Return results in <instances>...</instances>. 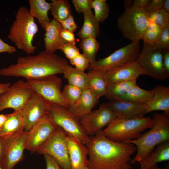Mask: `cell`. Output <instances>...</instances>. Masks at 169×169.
<instances>
[{"label": "cell", "mask_w": 169, "mask_h": 169, "mask_svg": "<svg viewBox=\"0 0 169 169\" xmlns=\"http://www.w3.org/2000/svg\"><path fill=\"white\" fill-rule=\"evenodd\" d=\"M88 152L87 166L90 169H131V155L137 151L134 145L112 140L103 130L89 136L85 144Z\"/></svg>", "instance_id": "cell-1"}, {"label": "cell", "mask_w": 169, "mask_h": 169, "mask_svg": "<svg viewBox=\"0 0 169 169\" xmlns=\"http://www.w3.org/2000/svg\"><path fill=\"white\" fill-rule=\"evenodd\" d=\"M68 64L65 59L45 50L36 55L18 57L15 64L0 69V75L37 79L63 73Z\"/></svg>", "instance_id": "cell-2"}, {"label": "cell", "mask_w": 169, "mask_h": 169, "mask_svg": "<svg viewBox=\"0 0 169 169\" xmlns=\"http://www.w3.org/2000/svg\"><path fill=\"white\" fill-rule=\"evenodd\" d=\"M153 124L150 130L141 134L138 138L125 142L131 143L137 147V153L129 164L138 162L148 156L155 146L169 141V116L155 113Z\"/></svg>", "instance_id": "cell-3"}, {"label": "cell", "mask_w": 169, "mask_h": 169, "mask_svg": "<svg viewBox=\"0 0 169 169\" xmlns=\"http://www.w3.org/2000/svg\"><path fill=\"white\" fill-rule=\"evenodd\" d=\"M38 31L34 18L30 15L28 9L22 6L17 11L8 37L18 49L30 55L36 49L37 46L33 45L32 42Z\"/></svg>", "instance_id": "cell-4"}, {"label": "cell", "mask_w": 169, "mask_h": 169, "mask_svg": "<svg viewBox=\"0 0 169 169\" xmlns=\"http://www.w3.org/2000/svg\"><path fill=\"white\" fill-rule=\"evenodd\" d=\"M153 123L152 119L149 116L117 117L107 125L103 132L112 140L125 142L138 138L144 130L151 128Z\"/></svg>", "instance_id": "cell-5"}, {"label": "cell", "mask_w": 169, "mask_h": 169, "mask_svg": "<svg viewBox=\"0 0 169 169\" xmlns=\"http://www.w3.org/2000/svg\"><path fill=\"white\" fill-rule=\"evenodd\" d=\"M149 21L143 8L131 6L126 8L118 18L117 27L125 38L131 42L140 41Z\"/></svg>", "instance_id": "cell-6"}, {"label": "cell", "mask_w": 169, "mask_h": 169, "mask_svg": "<svg viewBox=\"0 0 169 169\" xmlns=\"http://www.w3.org/2000/svg\"><path fill=\"white\" fill-rule=\"evenodd\" d=\"M34 93L50 105H59L69 109L70 105L61 91L62 81L56 75L39 79H26Z\"/></svg>", "instance_id": "cell-7"}, {"label": "cell", "mask_w": 169, "mask_h": 169, "mask_svg": "<svg viewBox=\"0 0 169 169\" xmlns=\"http://www.w3.org/2000/svg\"><path fill=\"white\" fill-rule=\"evenodd\" d=\"M49 115L54 122L67 136L79 140L84 145L88 142L89 136L84 131L80 119L68 109L59 105H50Z\"/></svg>", "instance_id": "cell-8"}, {"label": "cell", "mask_w": 169, "mask_h": 169, "mask_svg": "<svg viewBox=\"0 0 169 169\" xmlns=\"http://www.w3.org/2000/svg\"><path fill=\"white\" fill-rule=\"evenodd\" d=\"M141 51L140 41L131 42L109 56L90 64L87 69L106 73L122 65L136 61Z\"/></svg>", "instance_id": "cell-9"}, {"label": "cell", "mask_w": 169, "mask_h": 169, "mask_svg": "<svg viewBox=\"0 0 169 169\" xmlns=\"http://www.w3.org/2000/svg\"><path fill=\"white\" fill-rule=\"evenodd\" d=\"M67 137L64 131L58 127L37 153L51 156L62 169H71Z\"/></svg>", "instance_id": "cell-10"}, {"label": "cell", "mask_w": 169, "mask_h": 169, "mask_svg": "<svg viewBox=\"0 0 169 169\" xmlns=\"http://www.w3.org/2000/svg\"><path fill=\"white\" fill-rule=\"evenodd\" d=\"M163 50L144 43L136 61L148 74V75L161 81L169 77L163 66Z\"/></svg>", "instance_id": "cell-11"}, {"label": "cell", "mask_w": 169, "mask_h": 169, "mask_svg": "<svg viewBox=\"0 0 169 169\" xmlns=\"http://www.w3.org/2000/svg\"><path fill=\"white\" fill-rule=\"evenodd\" d=\"M34 92L27 82L19 80L11 85L0 96V112L7 108L21 112Z\"/></svg>", "instance_id": "cell-12"}, {"label": "cell", "mask_w": 169, "mask_h": 169, "mask_svg": "<svg viewBox=\"0 0 169 169\" xmlns=\"http://www.w3.org/2000/svg\"><path fill=\"white\" fill-rule=\"evenodd\" d=\"M28 132L23 131L15 135L3 138V157L1 166L3 169H13L24 158V151Z\"/></svg>", "instance_id": "cell-13"}, {"label": "cell", "mask_w": 169, "mask_h": 169, "mask_svg": "<svg viewBox=\"0 0 169 169\" xmlns=\"http://www.w3.org/2000/svg\"><path fill=\"white\" fill-rule=\"evenodd\" d=\"M58 127L49 114L45 116L28 131L25 149L37 152Z\"/></svg>", "instance_id": "cell-14"}, {"label": "cell", "mask_w": 169, "mask_h": 169, "mask_svg": "<svg viewBox=\"0 0 169 169\" xmlns=\"http://www.w3.org/2000/svg\"><path fill=\"white\" fill-rule=\"evenodd\" d=\"M50 105L35 93L21 111L25 131H29L44 117L49 114Z\"/></svg>", "instance_id": "cell-15"}, {"label": "cell", "mask_w": 169, "mask_h": 169, "mask_svg": "<svg viewBox=\"0 0 169 169\" xmlns=\"http://www.w3.org/2000/svg\"><path fill=\"white\" fill-rule=\"evenodd\" d=\"M117 117L105 104L103 103L98 109L92 111L80 120L86 133L93 136L103 130V128Z\"/></svg>", "instance_id": "cell-16"}, {"label": "cell", "mask_w": 169, "mask_h": 169, "mask_svg": "<svg viewBox=\"0 0 169 169\" xmlns=\"http://www.w3.org/2000/svg\"><path fill=\"white\" fill-rule=\"evenodd\" d=\"M148 75L146 71L136 61L120 66L105 73L109 84L136 80L140 75Z\"/></svg>", "instance_id": "cell-17"}, {"label": "cell", "mask_w": 169, "mask_h": 169, "mask_svg": "<svg viewBox=\"0 0 169 169\" xmlns=\"http://www.w3.org/2000/svg\"><path fill=\"white\" fill-rule=\"evenodd\" d=\"M117 117L132 118L142 117L146 114L147 104L128 101H110L105 103Z\"/></svg>", "instance_id": "cell-18"}, {"label": "cell", "mask_w": 169, "mask_h": 169, "mask_svg": "<svg viewBox=\"0 0 169 169\" xmlns=\"http://www.w3.org/2000/svg\"><path fill=\"white\" fill-rule=\"evenodd\" d=\"M68 152L71 169H83L87 166L88 152L79 140L67 136Z\"/></svg>", "instance_id": "cell-19"}, {"label": "cell", "mask_w": 169, "mask_h": 169, "mask_svg": "<svg viewBox=\"0 0 169 169\" xmlns=\"http://www.w3.org/2000/svg\"><path fill=\"white\" fill-rule=\"evenodd\" d=\"M63 29L60 23L54 18L46 25L44 38L45 50L53 53L60 50L66 43L61 36Z\"/></svg>", "instance_id": "cell-20"}, {"label": "cell", "mask_w": 169, "mask_h": 169, "mask_svg": "<svg viewBox=\"0 0 169 169\" xmlns=\"http://www.w3.org/2000/svg\"><path fill=\"white\" fill-rule=\"evenodd\" d=\"M153 94L152 100L147 104L146 114L154 111L162 110L169 116V87L159 85L151 90Z\"/></svg>", "instance_id": "cell-21"}, {"label": "cell", "mask_w": 169, "mask_h": 169, "mask_svg": "<svg viewBox=\"0 0 169 169\" xmlns=\"http://www.w3.org/2000/svg\"><path fill=\"white\" fill-rule=\"evenodd\" d=\"M99 99L88 88L83 90L77 102L70 106L69 111L80 119L92 111Z\"/></svg>", "instance_id": "cell-22"}, {"label": "cell", "mask_w": 169, "mask_h": 169, "mask_svg": "<svg viewBox=\"0 0 169 169\" xmlns=\"http://www.w3.org/2000/svg\"><path fill=\"white\" fill-rule=\"evenodd\" d=\"M169 160V141L162 142L147 157L138 162L140 169H150L159 162Z\"/></svg>", "instance_id": "cell-23"}, {"label": "cell", "mask_w": 169, "mask_h": 169, "mask_svg": "<svg viewBox=\"0 0 169 169\" xmlns=\"http://www.w3.org/2000/svg\"><path fill=\"white\" fill-rule=\"evenodd\" d=\"M7 118L0 128V136L5 138L23 131L24 125L21 112L7 114Z\"/></svg>", "instance_id": "cell-24"}, {"label": "cell", "mask_w": 169, "mask_h": 169, "mask_svg": "<svg viewBox=\"0 0 169 169\" xmlns=\"http://www.w3.org/2000/svg\"><path fill=\"white\" fill-rule=\"evenodd\" d=\"M87 74L88 89L98 99L105 96L108 86L105 73L95 70H89Z\"/></svg>", "instance_id": "cell-25"}, {"label": "cell", "mask_w": 169, "mask_h": 169, "mask_svg": "<svg viewBox=\"0 0 169 169\" xmlns=\"http://www.w3.org/2000/svg\"><path fill=\"white\" fill-rule=\"evenodd\" d=\"M28 2L30 14L38 19L42 29L45 30L46 25L51 21L48 15L50 3L45 0H29Z\"/></svg>", "instance_id": "cell-26"}, {"label": "cell", "mask_w": 169, "mask_h": 169, "mask_svg": "<svg viewBox=\"0 0 169 169\" xmlns=\"http://www.w3.org/2000/svg\"><path fill=\"white\" fill-rule=\"evenodd\" d=\"M84 23L77 35L82 39L88 38H96L100 34L99 22L92 10L83 13Z\"/></svg>", "instance_id": "cell-27"}, {"label": "cell", "mask_w": 169, "mask_h": 169, "mask_svg": "<svg viewBox=\"0 0 169 169\" xmlns=\"http://www.w3.org/2000/svg\"><path fill=\"white\" fill-rule=\"evenodd\" d=\"M63 74L68 82V84L83 90L88 88V76L84 71L67 65Z\"/></svg>", "instance_id": "cell-28"}, {"label": "cell", "mask_w": 169, "mask_h": 169, "mask_svg": "<svg viewBox=\"0 0 169 169\" xmlns=\"http://www.w3.org/2000/svg\"><path fill=\"white\" fill-rule=\"evenodd\" d=\"M153 97V94L151 90H144L136 84L131 87L117 101L147 104L152 100Z\"/></svg>", "instance_id": "cell-29"}, {"label": "cell", "mask_w": 169, "mask_h": 169, "mask_svg": "<svg viewBox=\"0 0 169 169\" xmlns=\"http://www.w3.org/2000/svg\"><path fill=\"white\" fill-rule=\"evenodd\" d=\"M136 84V80L109 84L105 96L110 101L119 100L131 87Z\"/></svg>", "instance_id": "cell-30"}, {"label": "cell", "mask_w": 169, "mask_h": 169, "mask_svg": "<svg viewBox=\"0 0 169 169\" xmlns=\"http://www.w3.org/2000/svg\"><path fill=\"white\" fill-rule=\"evenodd\" d=\"M50 4L51 13L59 22L72 14L71 6L67 0H52Z\"/></svg>", "instance_id": "cell-31"}, {"label": "cell", "mask_w": 169, "mask_h": 169, "mask_svg": "<svg viewBox=\"0 0 169 169\" xmlns=\"http://www.w3.org/2000/svg\"><path fill=\"white\" fill-rule=\"evenodd\" d=\"M79 46L90 64L94 63L96 60V55L100 46V44L96 38H88L82 39Z\"/></svg>", "instance_id": "cell-32"}, {"label": "cell", "mask_w": 169, "mask_h": 169, "mask_svg": "<svg viewBox=\"0 0 169 169\" xmlns=\"http://www.w3.org/2000/svg\"><path fill=\"white\" fill-rule=\"evenodd\" d=\"M164 28L150 20L142 39L144 43L149 46H154L161 36Z\"/></svg>", "instance_id": "cell-33"}, {"label": "cell", "mask_w": 169, "mask_h": 169, "mask_svg": "<svg viewBox=\"0 0 169 169\" xmlns=\"http://www.w3.org/2000/svg\"><path fill=\"white\" fill-rule=\"evenodd\" d=\"M106 0H93L92 7L94 10V15L99 22L103 23L108 17L109 8Z\"/></svg>", "instance_id": "cell-34"}, {"label": "cell", "mask_w": 169, "mask_h": 169, "mask_svg": "<svg viewBox=\"0 0 169 169\" xmlns=\"http://www.w3.org/2000/svg\"><path fill=\"white\" fill-rule=\"evenodd\" d=\"M83 90L80 88L69 84L64 87L62 93L70 107L77 102L81 95Z\"/></svg>", "instance_id": "cell-35"}, {"label": "cell", "mask_w": 169, "mask_h": 169, "mask_svg": "<svg viewBox=\"0 0 169 169\" xmlns=\"http://www.w3.org/2000/svg\"><path fill=\"white\" fill-rule=\"evenodd\" d=\"M148 15L150 20L164 28L169 24V13L163 8L148 13Z\"/></svg>", "instance_id": "cell-36"}, {"label": "cell", "mask_w": 169, "mask_h": 169, "mask_svg": "<svg viewBox=\"0 0 169 169\" xmlns=\"http://www.w3.org/2000/svg\"><path fill=\"white\" fill-rule=\"evenodd\" d=\"M71 64L77 69L84 71L87 69L90 63L83 54L80 53L73 59L69 60Z\"/></svg>", "instance_id": "cell-37"}, {"label": "cell", "mask_w": 169, "mask_h": 169, "mask_svg": "<svg viewBox=\"0 0 169 169\" xmlns=\"http://www.w3.org/2000/svg\"><path fill=\"white\" fill-rule=\"evenodd\" d=\"M154 46L161 49L169 50V24L164 28Z\"/></svg>", "instance_id": "cell-38"}, {"label": "cell", "mask_w": 169, "mask_h": 169, "mask_svg": "<svg viewBox=\"0 0 169 169\" xmlns=\"http://www.w3.org/2000/svg\"><path fill=\"white\" fill-rule=\"evenodd\" d=\"M60 50L69 60L73 59L80 53L75 45L66 42L62 45Z\"/></svg>", "instance_id": "cell-39"}, {"label": "cell", "mask_w": 169, "mask_h": 169, "mask_svg": "<svg viewBox=\"0 0 169 169\" xmlns=\"http://www.w3.org/2000/svg\"><path fill=\"white\" fill-rule=\"evenodd\" d=\"M92 0H72L76 11L79 13H84L92 10Z\"/></svg>", "instance_id": "cell-40"}, {"label": "cell", "mask_w": 169, "mask_h": 169, "mask_svg": "<svg viewBox=\"0 0 169 169\" xmlns=\"http://www.w3.org/2000/svg\"><path fill=\"white\" fill-rule=\"evenodd\" d=\"M59 23L61 24L64 29L73 33L78 28L72 14H71L67 18Z\"/></svg>", "instance_id": "cell-41"}, {"label": "cell", "mask_w": 169, "mask_h": 169, "mask_svg": "<svg viewBox=\"0 0 169 169\" xmlns=\"http://www.w3.org/2000/svg\"><path fill=\"white\" fill-rule=\"evenodd\" d=\"M164 0H152L147 7L143 8L147 14L162 8Z\"/></svg>", "instance_id": "cell-42"}, {"label": "cell", "mask_w": 169, "mask_h": 169, "mask_svg": "<svg viewBox=\"0 0 169 169\" xmlns=\"http://www.w3.org/2000/svg\"><path fill=\"white\" fill-rule=\"evenodd\" d=\"M46 162V169H62L56 161L51 156L48 155H43Z\"/></svg>", "instance_id": "cell-43"}, {"label": "cell", "mask_w": 169, "mask_h": 169, "mask_svg": "<svg viewBox=\"0 0 169 169\" xmlns=\"http://www.w3.org/2000/svg\"><path fill=\"white\" fill-rule=\"evenodd\" d=\"M60 34L62 38L66 42L75 45V38L73 33L63 29Z\"/></svg>", "instance_id": "cell-44"}, {"label": "cell", "mask_w": 169, "mask_h": 169, "mask_svg": "<svg viewBox=\"0 0 169 169\" xmlns=\"http://www.w3.org/2000/svg\"><path fill=\"white\" fill-rule=\"evenodd\" d=\"M16 51V47L6 43L0 38V53L7 52L12 53Z\"/></svg>", "instance_id": "cell-45"}, {"label": "cell", "mask_w": 169, "mask_h": 169, "mask_svg": "<svg viewBox=\"0 0 169 169\" xmlns=\"http://www.w3.org/2000/svg\"><path fill=\"white\" fill-rule=\"evenodd\" d=\"M163 62L164 68L169 75V50H163Z\"/></svg>", "instance_id": "cell-46"}, {"label": "cell", "mask_w": 169, "mask_h": 169, "mask_svg": "<svg viewBox=\"0 0 169 169\" xmlns=\"http://www.w3.org/2000/svg\"><path fill=\"white\" fill-rule=\"evenodd\" d=\"M151 0H134L132 1V6L140 8H144L150 3Z\"/></svg>", "instance_id": "cell-47"}, {"label": "cell", "mask_w": 169, "mask_h": 169, "mask_svg": "<svg viewBox=\"0 0 169 169\" xmlns=\"http://www.w3.org/2000/svg\"><path fill=\"white\" fill-rule=\"evenodd\" d=\"M4 152V143L3 138L0 136V166L2 162Z\"/></svg>", "instance_id": "cell-48"}, {"label": "cell", "mask_w": 169, "mask_h": 169, "mask_svg": "<svg viewBox=\"0 0 169 169\" xmlns=\"http://www.w3.org/2000/svg\"><path fill=\"white\" fill-rule=\"evenodd\" d=\"M11 85L10 82L0 83V95L5 92Z\"/></svg>", "instance_id": "cell-49"}, {"label": "cell", "mask_w": 169, "mask_h": 169, "mask_svg": "<svg viewBox=\"0 0 169 169\" xmlns=\"http://www.w3.org/2000/svg\"><path fill=\"white\" fill-rule=\"evenodd\" d=\"M7 114H0V128L6 121L7 118Z\"/></svg>", "instance_id": "cell-50"}, {"label": "cell", "mask_w": 169, "mask_h": 169, "mask_svg": "<svg viewBox=\"0 0 169 169\" xmlns=\"http://www.w3.org/2000/svg\"><path fill=\"white\" fill-rule=\"evenodd\" d=\"M162 8L166 12H169V0H164L163 3Z\"/></svg>", "instance_id": "cell-51"}, {"label": "cell", "mask_w": 169, "mask_h": 169, "mask_svg": "<svg viewBox=\"0 0 169 169\" xmlns=\"http://www.w3.org/2000/svg\"><path fill=\"white\" fill-rule=\"evenodd\" d=\"M150 169H169V164H168L164 167L161 168L159 167L157 164L152 166Z\"/></svg>", "instance_id": "cell-52"}, {"label": "cell", "mask_w": 169, "mask_h": 169, "mask_svg": "<svg viewBox=\"0 0 169 169\" xmlns=\"http://www.w3.org/2000/svg\"><path fill=\"white\" fill-rule=\"evenodd\" d=\"M124 1L125 8L132 6V0H124Z\"/></svg>", "instance_id": "cell-53"}, {"label": "cell", "mask_w": 169, "mask_h": 169, "mask_svg": "<svg viewBox=\"0 0 169 169\" xmlns=\"http://www.w3.org/2000/svg\"><path fill=\"white\" fill-rule=\"evenodd\" d=\"M83 169H90V168H89L87 166L85 167V168H84Z\"/></svg>", "instance_id": "cell-54"}, {"label": "cell", "mask_w": 169, "mask_h": 169, "mask_svg": "<svg viewBox=\"0 0 169 169\" xmlns=\"http://www.w3.org/2000/svg\"><path fill=\"white\" fill-rule=\"evenodd\" d=\"M0 169H3L0 166Z\"/></svg>", "instance_id": "cell-55"}, {"label": "cell", "mask_w": 169, "mask_h": 169, "mask_svg": "<svg viewBox=\"0 0 169 169\" xmlns=\"http://www.w3.org/2000/svg\"></svg>", "instance_id": "cell-56"}]
</instances>
